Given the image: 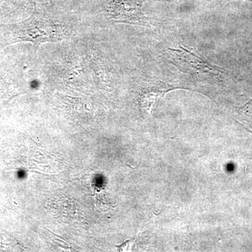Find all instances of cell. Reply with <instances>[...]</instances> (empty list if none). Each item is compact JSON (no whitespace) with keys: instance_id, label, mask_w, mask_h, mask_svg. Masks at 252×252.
Masks as SVG:
<instances>
[{"instance_id":"cell-6","label":"cell","mask_w":252,"mask_h":252,"mask_svg":"<svg viewBox=\"0 0 252 252\" xmlns=\"http://www.w3.org/2000/svg\"><path fill=\"white\" fill-rule=\"evenodd\" d=\"M95 204L96 207L99 210H105L111 207V204L107 200V197L104 193H96Z\"/></svg>"},{"instance_id":"cell-4","label":"cell","mask_w":252,"mask_h":252,"mask_svg":"<svg viewBox=\"0 0 252 252\" xmlns=\"http://www.w3.org/2000/svg\"><path fill=\"white\" fill-rule=\"evenodd\" d=\"M171 89L162 83H157V85L144 89L139 98L141 108L147 114H152L159 100L163 97L164 94Z\"/></svg>"},{"instance_id":"cell-7","label":"cell","mask_w":252,"mask_h":252,"mask_svg":"<svg viewBox=\"0 0 252 252\" xmlns=\"http://www.w3.org/2000/svg\"><path fill=\"white\" fill-rule=\"evenodd\" d=\"M219 1H231V0H218ZM245 1H252V0H245Z\"/></svg>"},{"instance_id":"cell-8","label":"cell","mask_w":252,"mask_h":252,"mask_svg":"<svg viewBox=\"0 0 252 252\" xmlns=\"http://www.w3.org/2000/svg\"><path fill=\"white\" fill-rule=\"evenodd\" d=\"M18 1H21V0H18Z\"/></svg>"},{"instance_id":"cell-2","label":"cell","mask_w":252,"mask_h":252,"mask_svg":"<svg viewBox=\"0 0 252 252\" xmlns=\"http://www.w3.org/2000/svg\"><path fill=\"white\" fill-rule=\"evenodd\" d=\"M172 63L180 68L182 72L202 80L229 81L233 79V73L208 62L203 58L184 49L167 50Z\"/></svg>"},{"instance_id":"cell-3","label":"cell","mask_w":252,"mask_h":252,"mask_svg":"<svg viewBox=\"0 0 252 252\" xmlns=\"http://www.w3.org/2000/svg\"><path fill=\"white\" fill-rule=\"evenodd\" d=\"M144 0H109L106 6L107 14L117 22L147 25L149 18L144 14Z\"/></svg>"},{"instance_id":"cell-5","label":"cell","mask_w":252,"mask_h":252,"mask_svg":"<svg viewBox=\"0 0 252 252\" xmlns=\"http://www.w3.org/2000/svg\"><path fill=\"white\" fill-rule=\"evenodd\" d=\"M239 120L252 129V99L237 110Z\"/></svg>"},{"instance_id":"cell-1","label":"cell","mask_w":252,"mask_h":252,"mask_svg":"<svg viewBox=\"0 0 252 252\" xmlns=\"http://www.w3.org/2000/svg\"><path fill=\"white\" fill-rule=\"evenodd\" d=\"M13 31L16 40L29 41L37 48L43 43L62 41L68 34L67 30L62 25L44 17L39 13H34L26 21L18 23Z\"/></svg>"}]
</instances>
